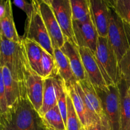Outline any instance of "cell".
<instances>
[{
  "label": "cell",
  "instance_id": "6da1fadb",
  "mask_svg": "<svg viewBox=\"0 0 130 130\" xmlns=\"http://www.w3.org/2000/svg\"><path fill=\"white\" fill-rule=\"evenodd\" d=\"M7 67L13 78L25 85L27 75L32 72L22 43H15L0 35V67Z\"/></svg>",
  "mask_w": 130,
  "mask_h": 130
},
{
  "label": "cell",
  "instance_id": "7a4b0ae2",
  "mask_svg": "<svg viewBox=\"0 0 130 130\" xmlns=\"http://www.w3.org/2000/svg\"><path fill=\"white\" fill-rule=\"evenodd\" d=\"M3 130H46L42 118L28 99L20 100L3 119Z\"/></svg>",
  "mask_w": 130,
  "mask_h": 130
},
{
  "label": "cell",
  "instance_id": "3957f363",
  "mask_svg": "<svg viewBox=\"0 0 130 130\" xmlns=\"http://www.w3.org/2000/svg\"><path fill=\"white\" fill-rule=\"evenodd\" d=\"M95 56L106 85L118 86L121 81L119 62L107 38L99 37Z\"/></svg>",
  "mask_w": 130,
  "mask_h": 130
},
{
  "label": "cell",
  "instance_id": "277c9868",
  "mask_svg": "<svg viewBox=\"0 0 130 130\" xmlns=\"http://www.w3.org/2000/svg\"><path fill=\"white\" fill-rule=\"evenodd\" d=\"M109 3L107 38L114 50L118 62L130 48V25L124 22Z\"/></svg>",
  "mask_w": 130,
  "mask_h": 130
},
{
  "label": "cell",
  "instance_id": "5b68a950",
  "mask_svg": "<svg viewBox=\"0 0 130 130\" xmlns=\"http://www.w3.org/2000/svg\"><path fill=\"white\" fill-rule=\"evenodd\" d=\"M95 90L101 100L104 116L110 129L121 130V95L118 86L111 85L104 89L95 88Z\"/></svg>",
  "mask_w": 130,
  "mask_h": 130
},
{
  "label": "cell",
  "instance_id": "8992f818",
  "mask_svg": "<svg viewBox=\"0 0 130 130\" xmlns=\"http://www.w3.org/2000/svg\"><path fill=\"white\" fill-rule=\"evenodd\" d=\"M32 1L34 4V9L31 15L27 17L23 38L35 42L43 50L53 56L54 49L39 11L38 1L34 0Z\"/></svg>",
  "mask_w": 130,
  "mask_h": 130
},
{
  "label": "cell",
  "instance_id": "52a82bcc",
  "mask_svg": "<svg viewBox=\"0 0 130 130\" xmlns=\"http://www.w3.org/2000/svg\"><path fill=\"white\" fill-rule=\"evenodd\" d=\"M48 1L60 27L66 41L77 46L72 26L71 0H48Z\"/></svg>",
  "mask_w": 130,
  "mask_h": 130
},
{
  "label": "cell",
  "instance_id": "ba28073f",
  "mask_svg": "<svg viewBox=\"0 0 130 130\" xmlns=\"http://www.w3.org/2000/svg\"><path fill=\"white\" fill-rule=\"evenodd\" d=\"M39 8L53 49L61 48L66 42L63 34L48 0L38 1Z\"/></svg>",
  "mask_w": 130,
  "mask_h": 130
},
{
  "label": "cell",
  "instance_id": "9c48e42d",
  "mask_svg": "<svg viewBox=\"0 0 130 130\" xmlns=\"http://www.w3.org/2000/svg\"><path fill=\"white\" fill-rule=\"evenodd\" d=\"M66 90V83L58 76L44 79L43 105L39 110L41 117L47 111L57 105L58 100Z\"/></svg>",
  "mask_w": 130,
  "mask_h": 130
},
{
  "label": "cell",
  "instance_id": "30bf717a",
  "mask_svg": "<svg viewBox=\"0 0 130 130\" xmlns=\"http://www.w3.org/2000/svg\"><path fill=\"white\" fill-rule=\"evenodd\" d=\"M73 31L78 48H86L95 53L99 34L91 19L85 22L72 21Z\"/></svg>",
  "mask_w": 130,
  "mask_h": 130
},
{
  "label": "cell",
  "instance_id": "8fae6325",
  "mask_svg": "<svg viewBox=\"0 0 130 130\" xmlns=\"http://www.w3.org/2000/svg\"><path fill=\"white\" fill-rule=\"evenodd\" d=\"M91 20L99 37L107 38L109 19V1L90 0Z\"/></svg>",
  "mask_w": 130,
  "mask_h": 130
},
{
  "label": "cell",
  "instance_id": "7c38bea8",
  "mask_svg": "<svg viewBox=\"0 0 130 130\" xmlns=\"http://www.w3.org/2000/svg\"><path fill=\"white\" fill-rule=\"evenodd\" d=\"M76 87L79 93L83 98L88 110L100 120L105 118L101 100L95 88L88 79L81 81H76Z\"/></svg>",
  "mask_w": 130,
  "mask_h": 130
},
{
  "label": "cell",
  "instance_id": "4fadbf2b",
  "mask_svg": "<svg viewBox=\"0 0 130 130\" xmlns=\"http://www.w3.org/2000/svg\"><path fill=\"white\" fill-rule=\"evenodd\" d=\"M79 52L88 79L94 87L100 89L105 88L108 86L100 72L95 53L86 48H79Z\"/></svg>",
  "mask_w": 130,
  "mask_h": 130
},
{
  "label": "cell",
  "instance_id": "5bb4252c",
  "mask_svg": "<svg viewBox=\"0 0 130 130\" xmlns=\"http://www.w3.org/2000/svg\"><path fill=\"white\" fill-rule=\"evenodd\" d=\"M2 72L8 106L10 110L15 107L20 100L27 99L26 87L25 85L15 81L13 78L10 70L5 66L2 67Z\"/></svg>",
  "mask_w": 130,
  "mask_h": 130
},
{
  "label": "cell",
  "instance_id": "9a60e30c",
  "mask_svg": "<svg viewBox=\"0 0 130 130\" xmlns=\"http://www.w3.org/2000/svg\"><path fill=\"white\" fill-rule=\"evenodd\" d=\"M76 82V81H75L69 85H66V90L72 100L74 107L81 124L83 126L87 127L101 120L96 118L88 110L85 101L79 93Z\"/></svg>",
  "mask_w": 130,
  "mask_h": 130
},
{
  "label": "cell",
  "instance_id": "2e32d148",
  "mask_svg": "<svg viewBox=\"0 0 130 130\" xmlns=\"http://www.w3.org/2000/svg\"><path fill=\"white\" fill-rule=\"evenodd\" d=\"M25 87L28 100L39 112L43 105L44 78L32 71L27 76Z\"/></svg>",
  "mask_w": 130,
  "mask_h": 130
},
{
  "label": "cell",
  "instance_id": "e0dca14e",
  "mask_svg": "<svg viewBox=\"0 0 130 130\" xmlns=\"http://www.w3.org/2000/svg\"><path fill=\"white\" fill-rule=\"evenodd\" d=\"M60 49L68 59L76 81L79 82L86 79L87 77L83 65L78 47L70 41H66Z\"/></svg>",
  "mask_w": 130,
  "mask_h": 130
},
{
  "label": "cell",
  "instance_id": "ac0fdd59",
  "mask_svg": "<svg viewBox=\"0 0 130 130\" xmlns=\"http://www.w3.org/2000/svg\"><path fill=\"white\" fill-rule=\"evenodd\" d=\"M53 57L55 64V75L59 76L66 85H69L76 81L68 59L60 48L54 49Z\"/></svg>",
  "mask_w": 130,
  "mask_h": 130
},
{
  "label": "cell",
  "instance_id": "d6986e66",
  "mask_svg": "<svg viewBox=\"0 0 130 130\" xmlns=\"http://www.w3.org/2000/svg\"><path fill=\"white\" fill-rule=\"evenodd\" d=\"M25 47L30 69L34 72L43 77L42 71V52L43 48L31 40L22 38Z\"/></svg>",
  "mask_w": 130,
  "mask_h": 130
},
{
  "label": "cell",
  "instance_id": "ffe728a7",
  "mask_svg": "<svg viewBox=\"0 0 130 130\" xmlns=\"http://www.w3.org/2000/svg\"><path fill=\"white\" fill-rule=\"evenodd\" d=\"M0 35L15 43L22 42V38L18 34L15 27L13 16L11 1L10 0H7L6 14L0 20Z\"/></svg>",
  "mask_w": 130,
  "mask_h": 130
},
{
  "label": "cell",
  "instance_id": "44dd1931",
  "mask_svg": "<svg viewBox=\"0 0 130 130\" xmlns=\"http://www.w3.org/2000/svg\"><path fill=\"white\" fill-rule=\"evenodd\" d=\"M118 86L121 95V129L130 130V88L123 79Z\"/></svg>",
  "mask_w": 130,
  "mask_h": 130
},
{
  "label": "cell",
  "instance_id": "7402d4cb",
  "mask_svg": "<svg viewBox=\"0 0 130 130\" xmlns=\"http://www.w3.org/2000/svg\"><path fill=\"white\" fill-rule=\"evenodd\" d=\"M46 128L52 130H67L58 105L51 109L41 117Z\"/></svg>",
  "mask_w": 130,
  "mask_h": 130
},
{
  "label": "cell",
  "instance_id": "603a6c76",
  "mask_svg": "<svg viewBox=\"0 0 130 130\" xmlns=\"http://www.w3.org/2000/svg\"><path fill=\"white\" fill-rule=\"evenodd\" d=\"M72 21L85 22L91 19L90 0H71Z\"/></svg>",
  "mask_w": 130,
  "mask_h": 130
},
{
  "label": "cell",
  "instance_id": "cb8c5ba5",
  "mask_svg": "<svg viewBox=\"0 0 130 130\" xmlns=\"http://www.w3.org/2000/svg\"><path fill=\"white\" fill-rule=\"evenodd\" d=\"M67 122H66V129L67 130H81L82 124L80 122L77 113L75 110L71 97L67 93Z\"/></svg>",
  "mask_w": 130,
  "mask_h": 130
},
{
  "label": "cell",
  "instance_id": "d4e9b609",
  "mask_svg": "<svg viewBox=\"0 0 130 130\" xmlns=\"http://www.w3.org/2000/svg\"><path fill=\"white\" fill-rule=\"evenodd\" d=\"M117 13L130 25V0L109 1Z\"/></svg>",
  "mask_w": 130,
  "mask_h": 130
},
{
  "label": "cell",
  "instance_id": "484cf974",
  "mask_svg": "<svg viewBox=\"0 0 130 130\" xmlns=\"http://www.w3.org/2000/svg\"><path fill=\"white\" fill-rule=\"evenodd\" d=\"M55 59L53 56L45 50L42 52V71L44 79L55 76Z\"/></svg>",
  "mask_w": 130,
  "mask_h": 130
},
{
  "label": "cell",
  "instance_id": "4316f807",
  "mask_svg": "<svg viewBox=\"0 0 130 130\" xmlns=\"http://www.w3.org/2000/svg\"><path fill=\"white\" fill-rule=\"evenodd\" d=\"M119 68L121 79L130 88V48L119 62Z\"/></svg>",
  "mask_w": 130,
  "mask_h": 130
},
{
  "label": "cell",
  "instance_id": "83f0119b",
  "mask_svg": "<svg viewBox=\"0 0 130 130\" xmlns=\"http://www.w3.org/2000/svg\"><path fill=\"white\" fill-rule=\"evenodd\" d=\"M8 112L9 109L8 106L6 93H5L3 77L2 67H0V114L3 119L8 114Z\"/></svg>",
  "mask_w": 130,
  "mask_h": 130
},
{
  "label": "cell",
  "instance_id": "f1b7e54d",
  "mask_svg": "<svg viewBox=\"0 0 130 130\" xmlns=\"http://www.w3.org/2000/svg\"><path fill=\"white\" fill-rule=\"evenodd\" d=\"M12 3L25 13L27 17H30L34 11V6L32 1L29 3V1L24 0H14Z\"/></svg>",
  "mask_w": 130,
  "mask_h": 130
},
{
  "label": "cell",
  "instance_id": "f546056e",
  "mask_svg": "<svg viewBox=\"0 0 130 130\" xmlns=\"http://www.w3.org/2000/svg\"><path fill=\"white\" fill-rule=\"evenodd\" d=\"M67 93L66 90H65L64 92L62 93L61 96L58 100V109L60 110L61 115H62V118L63 119L65 124L66 126V122H67Z\"/></svg>",
  "mask_w": 130,
  "mask_h": 130
},
{
  "label": "cell",
  "instance_id": "4dcf8cb0",
  "mask_svg": "<svg viewBox=\"0 0 130 130\" xmlns=\"http://www.w3.org/2000/svg\"><path fill=\"white\" fill-rule=\"evenodd\" d=\"M88 130H110L105 118L87 126Z\"/></svg>",
  "mask_w": 130,
  "mask_h": 130
},
{
  "label": "cell",
  "instance_id": "1f68e13d",
  "mask_svg": "<svg viewBox=\"0 0 130 130\" xmlns=\"http://www.w3.org/2000/svg\"><path fill=\"white\" fill-rule=\"evenodd\" d=\"M7 8V0H0V20L5 17Z\"/></svg>",
  "mask_w": 130,
  "mask_h": 130
},
{
  "label": "cell",
  "instance_id": "d6a6232c",
  "mask_svg": "<svg viewBox=\"0 0 130 130\" xmlns=\"http://www.w3.org/2000/svg\"><path fill=\"white\" fill-rule=\"evenodd\" d=\"M0 130H3V119L0 114Z\"/></svg>",
  "mask_w": 130,
  "mask_h": 130
},
{
  "label": "cell",
  "instance_id": "836d02e7",
  "mask_svg": "<svg viewBox=\"0 0 130 130\" xmlns=\"http://www.w3.org/2000/svg\"><path fill=\"white\" fill-rule=\"evenodd\" d=\"M81 130H88V128H87V127L82 126V128H81Z\"/></svg>",
  "mask_w": 130,
  "mask_h": 130
},
{
  "label": "cell",
  "instance_id": "e575fe53",
  "mask_svg": "<svg viewBox=\"0 0 130 130\" xmlns=\"http://www.w3.org/2000/svg\"><path fill=\"white\" fill-rule=\"evenodd\" d=\"M46 128V130H52V129H48V128Z\"/></svg>",
  "mask_w": 130,
  "mask_h": 130
}]
</instances>
